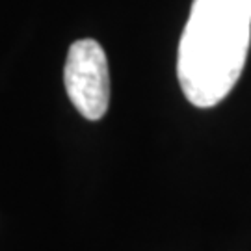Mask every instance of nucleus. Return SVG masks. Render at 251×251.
I'll return each mask as SVG.
<instances>
[{"instance_id":"obj_1","label":"nucleus","mask_w":251,"mask_h":251,"mask_svg":"<svg viewBox=\"0 0 251 251\" xmlns=\"http://www.w3.org/2000/svg\"><path fill=\"white\" fill-rule=\"evenodd\" d=\"M251 45V0H194L177 54L184 97L212 108L231 93Z\"/></svg>"},{"instance_id":"obj_2","label":"nucleus","mask_w":251,"mask_h":251,"mask_svg":"<svg viewBox=\"0 0 251 251\" xmlns=\"http://www.w3.org/2000/svg\"><path fill=\"white\" fill-rule=\"evenodd\" d=\"M63 84L80 116L90 121L104 117L110 104V73L104 49L95 39H78L69 47Z\"/></svg>"}]
</instances>
